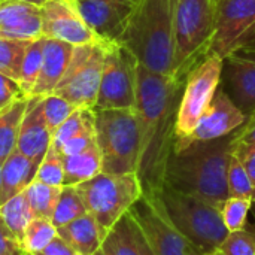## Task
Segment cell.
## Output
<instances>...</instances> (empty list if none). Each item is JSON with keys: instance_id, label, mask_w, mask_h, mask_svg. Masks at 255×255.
Wrapping results in <instances>:
<instances>
[{"instance_id": "cell-1", "label": "cell", "mask_w": 255, "mask_h": 255, "mask_svg": "<svg viewBox=\"0 0 255 255\" xmlns=\"http://www.w3.org/2000/svg\"><path fill=\"white\" fill-rule=\"evenodd\" d=\"M185 79L157 75L137 66L136 114L140 149L137 176L143 193L164 185L167 163L175 149V126Z\"/></svg>"}, {"instance_id": "cell-2", "label": "cell", "mask_w": 255, "mask_h": 255, "mask_svg": "<svg viewBox=\"0 0 255 255\" xmlns=\"http://www.w3.org/2000/svg\"><path fill=\"white\" fill-rule=\"evenodd\" d=\"M233 146V133L215 140L194 142L173 152L164 175V184L223 208L229 199L227 167Z\"/></svg>"}, {"instance_id": "cell-3", "label": "cell", "mask_w": 255, "mask_h": 255, "mask_svg": "<svg viewBox=\"0 0 255 255\" xmlns=\"http://www.w3.org/2000/svg\"><path fill=\"white\" fill-rule=\"evenodd\" d=\"M176 0H137L120 39L140 66L173 76Z\"/></svg>"}, {"instance_id": "cell-4", "label": "cell", "mask_w": 255, "mask_h": 255, "mask_svg": "<svg viewBox=\"0 0 255 255\" xmlns=\"http://www.w3.org/2000/svg\"><path fill=\"white\" fill-rule=\"evenodd\" d=\"M145 193L155 197L166 220L197 254L218 253L229 235L220 208L166 184L155 191Z\"/></svg>"}, {"instance_id": "cell-5", "label": "cell", "mask_w": 255, "mask_h": 255, "mask_svg": "<svg viewBox=\"0 0 255 255\" xmlns=\"http://www.w3.org/2000/svg\"><path fill=\"white\" fill-rule=\"evenodd\" d=\"M94 124L102 172L137 173L140 136L136 109H94Z\"/></svg>"}, {"instance_id": "cell-6", "label": "cell", "mask_w": 255, "mask_h": 255, "mask_svg": "<svg viewBox=\"0 0 255 255\" xmlns=\"http://www.w3.org/2000/svg\"><path fill=\"white\" fill-rule=\"evenodd\" d=\"M218 0H176L173 76L185 79L206 57L214 37Z\"/></svg>"}, {"instance_id": "cell-7", "label": "cell", "mask_w": 255, "mask_h": 255, "mask_svg": "<svg viewBox=\"0 0 255 255\" xmlns=\"http://www.w3.org/2000/svg\"><path fill=\"white\" fill-rule=\"evenodd\" d=\"M76 190L87 212L97 221L103 239L143 196V187L137 173L111 175L102 172L90 181L76 185Z\"/></svg>"}, {"instance_id": "cell-8", "label": "cell", "mask_w": 255, "mask_h": 255, "mask_svg": "<svg viewBox=\"0 0 255 255\" xmlns=\"http://www.w3.org/2000/svg\"><path fill=\"white\" fill-rule=\"evenodd\" d=\"M224 60L215 55H206L185 76L184 90L179 99L176 126H175V149L179 152L185 148L194 128L214 100L223 79Z\"/></svg>"}, {"instance_id": "cell-9", "label": "cell", "mask_w": 255, "mask_h": 255, "mask_svg": "<svg viewBox=\"0 0 255 255\" xmlns=\"http://www.w3.org/2000/svg\"><path fill=\"white\" fill-rule=\"evenodd\" d=\"M106 43L100 40L75 46L67 70L54 90V94L76 108L94 109L105 66Z\"/></svg>"}, {"instance_id": "cell-10", "label": "cell", "mask_w": 255, "mask_h": 255, "mask_svg": "<svg viewBox=\"0 0 255 255\" xmlns=\"http://www.w3.org/2000/svg\"><path fill=\"white\" fill-rule=\"evenodd\" d=\"M137 60L120 42H108L94 109H136Z\"/></svg>"}, {"instance_id": "cell-11", "label": "cell", "mask_w": 255, "mask_h": 255, "mask_svg": "<svg viewBox=\"0 0 255 255\" xmlns=\"http://www.w3.org/2000/svg\"><path fill=\"white\" fill-rule=\"evenodd\" d=\"M255 42V0H218L214 37L206 55L227 58Z\"/></svg>"}, {"instance_id": "cell-12", "label": "cell", "mask_w": 255, "mask_h": 255, "mask_svg": "<svg viewBox=\"0 0 255 255\" xmlns=\"http://www.w3.org/2000/svg\"><path fill=\"white\" fill-rule=\"evenodd\" d=\"M128 212L143 232L155 255L197 254L191 248V245L166 220L152 194L143 193L140 200Z\"/></svg>"}, {"instance_id": "cell-13", "label": "cell", "mask_w": 255, "mask_h": 255, "mask_svg": "<svg viewBox=\"0 0 255 255\" xmlns=\"http://www.w3.org/2000/svg\"><path fill=\"white\" fill-rule=\"evenodd\" d=\"M42 36L73 46L100 42L82 18L75 0H46L40 6ZM105 42V40H103Z\"/></svg>"}, {"instance_id": "cell-14", "label": "cell", "mask_w": 255, "mask_h": 255, "mask_svg": "<svg viewBox=\"0 0 255 255\" xmlns=\"http://www.w3.org/2000/svg\"><path fill=\"white\" fill-rule=\"evenodd\" d=\"M78 9L100 40L120 42L133 13V0H78Z\"/></svg>"}, {"instance_id": "cell-15", "label": "cell", "mask_w": 255, "mask_h": 255, "mask_svg": "<svg viewBox=\"0 0 255 255\" xmlns=\"http://www.w3.org/2000/svg\"><path fill=\"white\" fill-rule=\"evenodd\" d=\"M245 120L247 114L236 106L226 90L220 88L208 109L200 117L185 148L194 142H208L229 136L235 133L245 123Z\"/></svg>"}, {"instance_id": "cell-16", "label": "cell", "mask_w": 255, "mask_h": 255, "mask_svg": "<svg viewBox=\"0 0 255 255\" xmlns=\"http://www.w3.org/2000/svg\"><path fill=\"white\" fill-rule=\"evenodd\" d=\"M42 99L39 96L30 97L16 140V151L37 166L52 145V131L42 115Z\"/></svg>"}, {"instance_id": "cell-17", "label": "cell", "mask_w": 255, "mask_h": 255, "mask_svg": "<svg viewBox=\"0 0 255 255\" xmlns=\"http://www.w3.org/2000/svg\"><path fill=\"white\" fill-rule=\"evenodd\" d=\"M0 37L33 42L42 39L40 7L21 1H0Z\"/></svg>"}, {"instance_id": "cell-18", "label": "cell", "mask_w": 255, "mask_h": 255, "mask_svg": "<svg viewBox=\"0 0 255 255\" xmlns=\"http://www.w3.org/2000/svg\"><path fill=\"white\" fill-rule=\"evenodd\" d=\"M223 76L229 85L227 93L236 106L250 114L255 109V57L244 55L242 51L224 58Z\"/></svg>"}, {"instance_id": "cell-19", "label": "cell", "mask_w": 255, "mask_h": 255, "mask_svg": "<svg viewBox=\"0 0 255 255\" xmlns=\"http://www.w3.org/2000/svg\"><path fill=\"white\" fill-rule=\"evenodd\" d=\"M73 45L57 39L43 37L42 45V67L37 82L31 91L33 96L46 97L54 94L58 82L64 76L73 54Z\"/></svg>"}, {"instance_id": "cell-20", "label": "cell", "mask_w": 255, "mask_h": 255, "mask_svg": "<svg viewBox=\"0 0 255 255\" xmlns=\"http://www.w3.org/2000/svg\"><path fill=\"white\" fill-rule=\"evenodd\" d=\"M57 233L79 255H94L103 244L100 227L90 214H85L78 220L58 227Z\"/></svg>"}, {"instance_id": "cell-21", "label": "cell", "mask_w": 255, "mask_h": 255, "mask_svg": "<svg viewBox=\"0 0 255 255\" xmlns=\"http://www.w3.org/2000/svg\"><path fill=\"white\" fill-rule=\"evenodd\" d=\"M37 164L22 155L19 151H13L1 163V184H3V202L22 193L36 176Z\"/></svg>"}, {"instance_id": "cell-22", "label": "cell", "mask_w": 255, "mask_h": 255, "mask_svg": "<svg viewBox=\"0 0 255 255\" xmlns=\"http://www.w3.org/2000/svg\"><path fill=\"white\" fill-rule=\"evenodd\" d=\"M64 182L63 187H76L102 173V154L96 145L84 152L63 157Z\"/></svg>"}, {"instance_id": "cell-23", "label": "cell", "mask_w": 255, "mask_h": 255, "mask_svg": "<svg viewBox=\"0 0 255 255\" xmlns=\"http://www.w3.org/2000/svg\"><path fill=\"white\" fill-rule=\"evenodd\" d=\"M28 100L30 97L16 100L0 111V163L16 149V140Z\"/></svg>"}, {"instance_id": "cell-24", "label": "cell", "mask_w": 255, "mask_h": 255, "mask_svg": "<svg viewBox=\"0 0 255 255\" xmlns=\"http://www.w3.org/2000/svg\"><path fill=\"white\" fill-rule=\"evenodd\" d=\"M102 250L108 255H140L128 212L108 232Z\"/></svg>"}, {"instance_id": "cell-25", "label": "cell", "mask_w": 255, "mask_h": 255, "mask_svg": "<svg viewBox=\"0 0 255 255\" xmlns=\"http://www.w3.org/2000/svg\"><path fill=\"white\" fill-rule=\"evenodd\" d=\"M61 190L63 187H52V185H46L43 182L33 179L30 185L24 190L28 199L33 217L51 221L55 206L58 203Z\"/></svg>"}, {"instance_id": "cell-26", "label": "cell", "mask_w": 255, "mask_h": 255, "mask_svg": "<svg viewBox=\"0 0 255 255\" xmlns=\"http://www.w3.org/2000/svg\"><path fill=\"white\" fill-rule=\"evenodd\" d=\"M0 217L3 218L6 226L10 229V232L18 238V241L21 244V238L24 235L25 227L34 218L30 203H28V199L25 196V191L3 202L0 205Z\"/></svg>"}, {"instance_id": "cell-27", "label": "cell", "mask_w": 255, "mask_h": 255, "mask_svg": "<svg viewBox=\"0 0 255 255\" xmlns=\"http://www.w3.org/2000/svg\"><path fill=\"white\" fill-rule=\"evenodd\" d=\"M57 227L49 220L33 218L21 238V247L25 254H37L57 238Z\"/></svg>"}, {"instance_id": "cell-28", "label": "cell", "mask_w": 255, "mask_h": 255, "mask_svg": "<svg viewBox=\"0 0 255 255\" xmlns=\"http://www.w3.org/2000/svg\"><path fill=\"white\" fill-rule=\"evenodd\" d=\"M88 214L76 187H63L51 223L58 229Z\"/></svg>"}, {"instance_id": "cell-29", "label": "cell", "mask_w": 255, "mask_h": 255, "mask_svg": "<svg viewBox=\"0 0 255 255\" xmlns=\"http://www.w3.org/2000/svg\"><path fill=\"white\" fill-rule=\"evenodd\" d=\"M94 127V109L78 108L52 134V146L58 151L69 139Z\"/></svg>"}, {"instance_id": "cell-30", "label": "cell", "mask_w": 255, "mask_h": 255, "mask_svg": "<svg viewBox=\"0 0 255 255\" xmlns=\"http://www.w3.org/2000/svg\"><path fill=\"white\" fill-rule=\"evenodd\" d=\"M28 43L27 40L0 37V73L19 81Z\"/></svg>"}, {"instance_id": "cell-31", "label": "cell", "mask_w": 255, "mask_h": 255, "mask_svg": "<svg viewBox=\"0 0 255 255\" xmlns=\"http://www.w3.org/2000/svg\"><path fill=\"white\" fill-rule=\"evenodd\" d=\"M42 45H43V37L33 40L28 43L22 69H21V76H19V85L22 91L25 93L27 97H31V91L37 82L40 67H42Z\"/></svg>"}, {"instance_id": "cell-32", "label": "cell", "mask_w": 255, "mask_h": 255, "mask_svg": "<svg viewBox=\"0 0 255 255\" xmlns=\"http://www.w3.org/2000/svg\"><path fill=\"white\" fill-rule=\"evenodd\" d=\"M36 181L43 182L46 185L52 187H63L64 182V164H63V155L51 145L46 155L40 161L37 170H36Z\"/></svg>"}, {"instance_id": "cell-33", "label": "cell", "mask_w": 255, "mask_h": 255, "mask_svg": "<svg viewBox=\"0 0 255 255\" xmlns=\"http://www.w3.org/2000/svg\"><path fill=\"white\" fill-rule=\"evenodd\" d=\"M42 115L49 127V130L54 131L78 109L76 106H73L72 103H69L67 100H64L60 96L51 94L42 99Z\"/></svg>"}, {"instance_id": "cell-34", "label": "cell", "mask_w": 255, "mask_h": 255, "mask_svg": "<svg viewBox=\"0 0 255 255\" xmlns=\"http://www.w3.org/2000/svg\"><path fill=\"white\" fill-rule=\"evenodd\" d=\"M253 197H229L223 208V221L229 232L241 230L247 226V217L251 211Z\"/></svg>"}, {"instance_id": "cell-35", "label": "cell", "mask_w": 255, "mask_h": 255, "mask_svg": "<svg viewBox=\"0 0 255 255\" xmlns=\"http://www.w3.org/2000/svg\"><path fill=\"white\" fill-rule=\"evenodd\" d=\"M227 188L229 197H251L255 188L250 175L233 154H230L227 167Z\"/></svg>"}, {"instance_id": "cell-36", "label": "cell", "mask_w": 255, "mask_h": 255, "mask_svg": "<svg viewBox=\"0 0 255 255\" xmlns=\"http://www.w3.org/2000/svg\"><path fill=\"white\" fill-rule=\"evenodd\" d=\"M218 253L220 255H255V230L245 226L241 230L229 232Z\"/></svg>"}, {"instance_id": "cell-37", "label": "cell", "mask_w": 255, "mask_h": 255, "mask_svg": "<svg viewBox=\"0 0 255 255\" xmlns=\"http://www.w3.org/2000/svg\"><path fill=\"white\" fill-rule=\"evenodd\" d=\"M93 145H96V124L94 127L79 133L78 136L69 139L60 149L58 152L63 155V157H67V155H75V154H79V152H84L87 151L88 148H91Z\"/></svg>"}, {"instance_id": "cell-38", "label": "cell", "mask_w": 255, "mask_h": 255, "mask_svg": "<svg viewBox=\"0 0 255 255\" xmlns=\"http://www.w3.org/2000/svg\"><path fill=\"white\" fill-rule=\"evenodd\" d=\"M232 154L241 161L255 187V142H233Z\"/></svg>"}, {"instance_id": "cell-39", "label": "cell", "mask_w": 255, "mask_h": 255, "mask_svg": "<svg viewBox=\"0 0 255 255\" xmlns=\"http://www.w3.org/2000/svg\"><path fill=\"white\" fill-rule=\"evenodd\" d=\"M25 93L22 91L18 81L0 73V111L10 103L25 99Z\"/></svg>"}, {"instance_id": "cell-40", "label": "cell", "mask_w": 255, "mask_h": 255, "mask_svg": "<svg viewBox=\"0 0 255 255\" xmlns=\"http://www.w3.org/2000/svg\"><path fill=\"white\" fill-rule=\"evenodd\" d=\"M24 250L18 238L10 232L0 217V255H24Z\"/></svg>"}, {"instance_id": "cell-41", "label": "cell", "mask_w": 255, "mask_h": 255, "mask_svg": "<svg viewBox=\"0 0 255 255\" xmlns=\"http://www.w3.org/2000/svg\"><path fill=\"white\" fill-rule=\"evenodd\" d=\"M233 142H255V109L247 115L245 123L233 133Z\"/></svg>"}, {"instance_id": "cell-42", "label": "cell", "mask_w": 255, "mask_h": 255, "mask_svg": "<svg viewBox=\"0 0 255 255\" xmlns=\"http://www.w3.org/2000/svg\"><path fill=\"white\" fill-rule=\"evenodd\" d=\"M34 255H79L64 239H61L58 235L57 238L46 247L43 248L40 253Z\"/></svg>"}, {"instance_id": "cell-43", "label": "cell", "mask_w": 255, "mask_h": 255, "mask_svg": "<svg viewBox=\"0 0 255 255\" xmlns=\"http://www.w3.org/2000/svg\"><path fill=\"white\" fill-rule=\"evenodd\" d=\"M128 214H130V212H128ZM130 217H131V214H130ZM131 224H133L134 238H136V242H137V247H139V253H140V255H155L154 254V251L151 250V247H149V244H148V241H146L143 232L140 230V227L137 226V223L134 221L133 217H131Z\"/></svg>"}, {"instance_id": "cell-44", "label": "cell", "mask_w": 255, "mask_h": 255, "mask_svg": "<svg viewBox=\"0 0 255 255\" xmlns=\"http://www.w3.org/2000/svg\"><path fill=\"white\" fill-rule=\"evenodd\" d=\"M21 1H25V3H30V4H34V6H42L46 0H21Z\"/></svg>"}, {"instance_id": "cell-45", "label": "cell", "mask_w": 255, "mask_h": 255, "mask_svg": "<svg viewBox=\"0 0 255 255\" xmlns=\"http://www.w3.org/2000/svg\"><path fill=\"white\" fill-rule=\"evenodd\" d=\"M3 203V184H1V163H0V205Z\"/></svg>"}, {"instance_id": "cell-46", "label": "cell", "mask_w": 255, "mask_h": 255, "mask_svg": "<svg viewBox=\"0 0 255 255\" xmlns=\"http://www.w3.org/2000/svg\"><path fill=\"white\" fill-rule=\"evenodd\" d=\"M253 203H251V211H253V214H254V217H255V188H254V191H253Z\"/></svg>"}, {"instance_id": "cell-47", "label": "cell", "mask_w": 255, "mask_h": 255, "mask_svg": "<svg viewBox=\"0 0 255 255\" xmlns=\"http://www.w3.org/2000/svg\"><path fill=\"white\" fill-rule=\"evenodd\" d=\"M94 255H108V254H106V253H105V251H103V250L100 248V250H99V251H97V253H96Z\"/></svg>"}, {"instance_id": "cell-48", "label": "cell", "mask_w": 255, "mask_h": 255, "mask_svg": "<svg viewBox=\"0 0 255 255\" xmlns=\"http://www.w3.org/2000/svg\"><path fill=\"white\" fill-rule=\"evenodd\" d=\"M196 255H200V254H196ZM208 255H220V253H214V254H208Z\"/></svg>"}, {"instance_id": "cell-49", "label": "cell", "mask_w": 255, "mask_h": 255, "mask_svg": "<svg viewBox=\"0 0 255 255\" xmlns=\"http://www.w3.org/2000/svg\"><path fill=\"white\" fill-rule=\"evenodd\" d=\"M24 255H31V254H24Z\"/></svg>"}, {"instance_id": "cell-50", "label": "cell", "mask_w": 255, "mask_h": 255, "mask_svg": "<svg viewBox=\"0 0 255 255\" xmlns=\"http://www.w3.org/2000/svg\"><path fill=\"white\" fill-rule=\"evenodd\" d=\"M133 1H137V0H133Z\"/></svg>"}, {"instance_id": "cell-51", "label": "cell", "mask_w": 255, "mask_h": 255, "mask_svg": "<svg viewBox=\"0 0 255 255\" xmlns=\"http://www.w3.org/2000/svg\"><path fill=\"white\" fill-rule=\"evenodd\" d=\"M253 45H255V42H254V43H253Z\"/></svg>"}, {"instance_id": "cell-52", "label": "cell", "mask_w": 255, "mask_h": 255, "mask_svg": "<svg viewBox=\"0 0 255 255\" xmlns=\"http://www.w3.org/2000/svg\"><path fill=\"white\" fill-rule=\"evenodd\" d=\"M0 1H3V0H0Z\"/></svg>"}, {"instance_id": "cell-53", "label": "cell", "mask_w": 255, "mask_h": 255, "mask_svg": "<svg viewBox=\"0 0 255 255\" xmlns=\"http://www.w3.org/2000/svg\"><path fill=\"white\" fill-rule=\"evenodd\" d=\"M75 1H78V0H75Z\"/></svg>"}]
</instances>
